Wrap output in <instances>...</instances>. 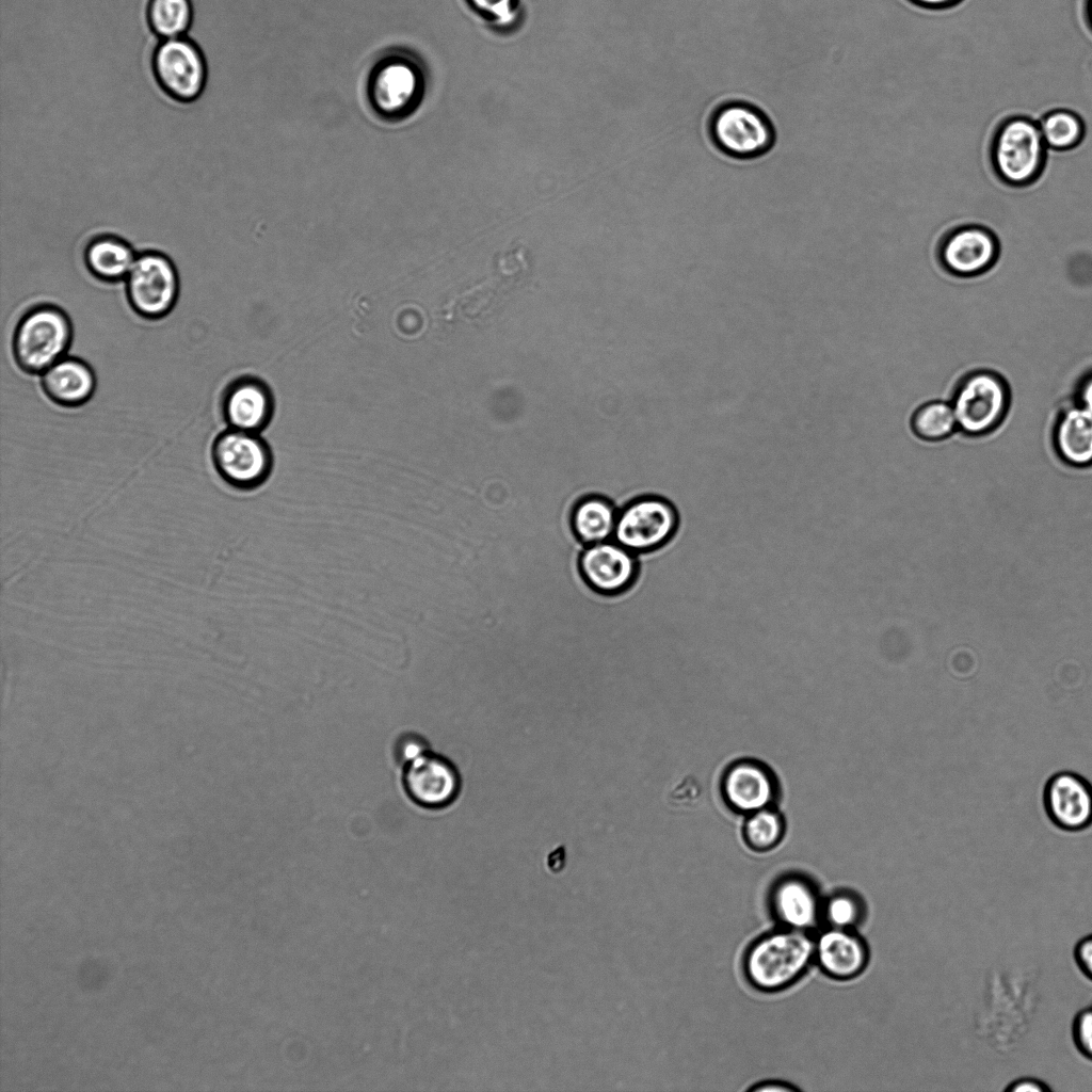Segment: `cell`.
Returning <instances> with one entry per match:
<instances>
[{"label":"cell","instance_id":"cell-1","mask_svg":"<svg viewBox=\"0 0 1092 1092\" xmlns=\"http://www.w3.org/2000/svg\"><path fill=\"white\" fill-rule=\"evenodd\" d=\"M1048 152L1038 119L1010 114L994 127L989 142V162L995 178L1011 189H1026L1044 175Z\"/></svg>","mask_w":1092,"mask_h":1092},{"label":"cell","instance_id":"cell-2","mask_svg":"<svg viewBox=\"0 0 1092 1092\" xmlns=\"http://www.w3.org/2000/svg\"><path fill=\"white\" fill-rule=\"evenodd\" d=\"M815 961V937L781 927L757 938L746 950L743 970L757 990L776 992L798 981Z\"/></svg>","mask_w":1092,"mask_h":1092},{"label":"cell","instance_id":"cell-3","mask_svg":"<svg viewBox=\"0 0 1092 1092\" xmlns=\"http://www.w3.org/2000/svg\"><path fill=\"white\" fill-rule=\"evenodd\" d=\"M69 316L53 304H39L19 319L12 338L16 365L29 374H42L66 356L73 341Z\"/></svg>","mask_w":1092,"mask_h":1092},{"label":"cell","instance_id":"cell-4","mask_svg":"<svg viewBox=\"0 0 1092 1092\" xmlns=\"http://www.w3.org/2000/svg\"><path fill=\"white\" fill-rule=\"evenodd\" d=\"M425 86L422 63L414 54L395 50L373 65L368 76L367 94L379 115L400 119L417 109Z\"/></svg>","mask_w":1092,"mask_h":1092},{"label":"cell","instance_id":"cell-5","mask_svg":"<svg viewBox=\"0 0 1092 1092\" xmlns=\"http://www.w3.org/2000/svg\"><path fill=\"white\" fill-rule=\"evenodd\" d=\"M1011 400L1006 379L996 371L978 369L957 383L950 403L958 429L979 436L995 430L1008 413Z\"/></svg>","mask_w":1092,"mask_h":1092},{"label":"cell","instance_id":"cell-6","mask_svg":"<svg viewBox=\"0 0 1092 1092\" xmlns=\"http://www.w3.org/2000/svg\"><path fill=\"white\" fill-rule=\"evenodd\" d=\"M708 130L721 152L740 160L764 156L775 142V130L769 116L746 101L719 106L710 116Z\"/></svg>","mask_w":1092,"mask_h":1092},{"label":"cell","instance_id":"cell-7","mask_svg":"<svg viewBox=\"0 0 1092 1092\" xmlns=\"http://www.w3.org/2000/svg\"><path fill=\"white\" fill-rule=\"evenodd\" d=\"M678 524L672 502L661 496L643 495L619 510L613 540L636 555H645L668 544Z\"/></svg>","mask_w":1092,"mask_h":1092},{"label":"cell","instance_id":"cell-8","mask_svg":"<svg viewBox=\"0 0 1092 1092\" xmlns=\"http://www.w3.org/2000/svg\"><path fill=\"white\" fill-rule=\"evenodd\" d=\"M179 286L174 262L157 251L139 253L125 278L130 307L148 320L161 319L172 311L178 300Z\"/></svg>","mask_w":1092,"mask_h":1092},{"label":"cell","instance_id":"cell-9","mask_svg":"<svg viewBox=\"0 0 1092 1092\" xmlns=\"http://www.w3.org/2000/svg\"><path fill=\"white\" fill-rule=\"evenodd\" d=\"M151 69L161 91L181 103L196 100L206 85L205 55L195 42L184 36L161 39L152 52Z\"/></svg>","mask_w":1092,"mask_h":1092},{"label":"cell","instance_id":"cell-10","mask_svg":"<svg viewBox=\"0 0 1092 1092\" xmlns=\"http://www.w3.org/2000/svg\"><path fill=\"white\" fill-rule=\"evenodd\" d=\"M211 457L220 477L239 489L259 486L272 468L271 451L263 439L257 433L231 428L215 437Z\"/></svg>","mask_w":1092,"mask_h":1092},{"label":"cell","instance_id":"cell-11","mask_svg":"<svg viewBox=\"0 0 1092 1092\" xmlns=\"http://www.w3.org/2000/svg\"><path fill=\"white\" fill-rule=\"evenodd\" d=\"M637 556L614 540L584 546L578 556V572L594 593L621 595L639 578L641 568Z\"/></svg>","mask_w":1092,"mask_h":1092},{"label":"cell","instance_id":"cell-12","mask_svg":"<svg viewBox=\"0 0 1092 1092\" xmlns=\"http://www.w3.org/2000/svg\"><path fill=\"white\" fill-rule=\"evenodd\" d=\"M999 251L993 230L979 224H965L945 234L938 246V260L954 276L974 277L996 263Z\"/></svg>","mask_w":1092,"mask_h":1092},{"label":"cell","instance_id":"cell-13","mask_svg":"<svg viewBox=\"0 0 1092 1092\" xmlns=\"http://www.w3.org/2000/svg\"><path fill=\"white\" fill-rule=\"evenodd\" d=\"M1043 805L1051 823L1065 832L1092 826V783L1073 771L1051 775L1043 790Z\"/></svg>","mask_w":1092,"mask_h":1092},{"label":"cell","instance_id":"cell-14","mask_svg":"<svg viewBox=\"0 0 1092 1092\" xmlns=\"http://www.w3.org/2000/svg\"><path fill=\"white\" fill-rule=\"evenodd\" d=\"M722 794L727 805L737 813L750 815L771 807L778 796V785L773 772L762 762L741 759L725 771Z\"/></svg>","mask_w":1092,"mask_h":1092},{"label":"cell","instance_id":"cell-15","mask_svg":"<svg viewBox=\"0 0 1092 1092\" xmlns=\"http://www.w3.org/2000/svg\"><path fill=\"white\" fill-rule=\"evenodd\" d=\"M460 783L455 767L431 752L404 766V788L415 803L425 808L449 805L460 791Z\"/></svg>","mask_w":1092,"mask_h":1092},{"label":"cell","instance_id":"cell-16","mask_svg":"<svg viewBox=\"0 0 1092 1092\" xmlns=\"http://www.w3.org/2000/svg\"><path fill=\"white\" fill-rule=\"evenodd\" d=\"M769 904L781 927L809 932L821 918L822 902L812 881L799 874L778 879L771 888Z\"/></svg>","mask_w":1092,"mask_h":1092},{"label":"cell","instance_id":"cell-17","mask_svg":"<svg viewBox=\"0 0 1092 1092\" xmlns=\"http://www.w3.org/2000/svg\"><path fill=\"white\" fill-rule=\"evenodd\" d=\"M815 961L829 977L849 980L869 962V948L854 930L826 927L815 937Z\"/></svg>","mask_w":1092,"mask_h":1092},{"label":"cell","instance_id":"cell-18","mask_svg":"<svg viewBox=\"0 0 1092 1092\" xmlns=\"http://www.w3.org/2000/svg\"><path fill=\"white\" fill-rule=\"evenodd\" d=\"M222 412L229 428L258 433L269 423L272 416L271 392L259 380L239 379L225 390Z\"/></svg>","mask_w":1092,"mask_h":1092},{"label":"cell","instance_id":"cell-19","mask_svg":"<svg viewBox=\"0 0 1092 1092\" xmlns=\"http://www.w3.org/2000/svg\"><path fill=\"white\" fill-rule=\"evenodd\" d=\"M96 375L81 358L64 356L41 374L44 394L63 407L85 404L96 389Z\"/></svg>","mask_w":1092,"mask_h":1092},{"label":"cell","instance_id":"cell-20","mask_svg":"<svg viewBox=\"0 0 1092 1092\" xmlns=\"http://www.w3.org/2000/svg\"><path fill=\"white\" fill-rule=\"evenodd\" d=\"M1054 445L1066 464L1092 466V412L1079 404L1064 410L1055 424Z\"/></svg>","mask_w":1092,"mask_h":1092},{"label":"cell","instance_id":"cell-21","mask_svg":"<svg viewBox=\"0 0 1092 1092\" xmlns=\"http://www.w3.org/2000/svg\"><path fill=\"white\" fill-rule=\"evenodd\" d=\"M619 510L614 501L597 495H585L571 510L573 535L583 546L613 539Z\"/></svg>","mask_w":1092,"mask_h":1092},{"label":"cell","instance_id":"cell-22","mask_svg":"<svg viewBox=\"0 0 1092 1092\" xmlns=\"http://www.w3.org/2000/svg\"><path fill=\"white\" fill-rule=\"evenodd\" d=\"M138 254L124 239L113 235L92 238L83 253L89 272L105 283L125 280Z\"/></svg>","mask_w":1092,"mask_h":1092},{"label":"cell","instance_id":"cell-23","mask_svg":"<svg viewBox=\"0 0 1092 1092\" xmlns=\"http://www.w3.org/2000/svg\"><path fill=\"white\" fill-rule=\"evenodd\" d=\"M1043 140L1055 152H1067L1079 147L1087 136V124L1076 111L1054 108L1038 118Z\"/></svg>","mask_w":1092,"mask_h":1092},{"label":"cell","instance_id":"cell-24","mask_svg":"<svg viewBox=\"0 0 1092 1092\" xmlns=\"http://www.w3.org/2000/svg\"><path fill=\"white\" fill-rule=\"evenodd\" d=\"M146 20L149 29L161 39L180 37L193 20L191 0H148Z\"/></svg>","mask_w":1092,"mask_h":1092},{"label":"cell","instance_id":"cell-25","mask_svg":"<svg viewBox=\"0 0 1092 1092\" xmlns=\"http://www.w3.org/2000/svg\"><path fill=\"white\" fill-rule=\"evenodd\" d=\"M911 428L917 437L927 441H937L949 437L958 430L956 414L950 401L932 400L921 404L912 415Z\"/></svg>","mask_w":1092,"mask_h":1092},{"label":"cell","instance_id":"cell-26","mask_svg":"<svg viewBox=\"0 0 1092 1092\" xmlns=\"http://www.w3.org/2000/svg\"><path fill=\"white\" fill-rule=\"evenodd\" d=\"M467 10L489 29L510 31L516 29L526 10L521 0H464Z\"/></svg>","mask_w":1092,"mask_h":1092},{"label":"cell","instance_id":"cell-27","mask_svg":"<svg viewBox=\"0 0 1092 1092\" xmlns=\"http://www.w3.org/2000/svg\"><path fill=\"white\" fill-rule=\"evenodd\" d=\"M784 833V818L772 806L748 815L743 826L745 842L756 851L774 848L782 840Z\"/></svg>","mask_w":1092,"mask_h":1092},{"label":"cell","instance_id":"cell-28","mask_svg":"<svg viewBox=\"0 0 1092 1092\" xmlns=\"http://www.w3.org/2000/svg\"><path fill=\"white\" fill-rule=\"evenodd\" d=\"M865 914L863 900L850 892H837L822 902L821 919L826 927L854 930Z\"/></svg>","mask_w":1092,"mask_h":1092},{"label":"cell","instance_id":"cell-29","mask_svg":"<svg viewBox=\"0 0 1092 1092\" xmlns=\"http://www.w3.org/2000/svg\"><path fill=\"white\" fill-rule=\"evenodd\" d=\"M1071 1034L1078 1053L1092 1062V1005L1080 1009L1075 1014Z\"/></svg>","mask_w":1092,"mask_h":1092},{"label":"cell","instance_id":"cell-30","mask_svg":"<svg viewBox=\"0 0 1092 1092\" xmlns=\"http://www.w3.org/2000/svg\"><path fill=\"white\" fill-rule=\"evenodd\" d=\"M429 751L427 742L417 735H405L396 748L398 760L404 766L423 756Z\"/></svg>","mask_w":1092,"mask_h":1092},{"label":"cell","instance_id":"cell-31","mask_svg":"<svg viewBox=\"0 0 1092 1092\" xmlns=\"http://www.w3.org/2000/svg\"><path fill=\"white\" fill-rule=\"evenodd\" d=\"M1073 958L1080 973L1092 982V933L1082 936L1075 944Z\"/></svg>","mask_w":1092,"mask_h":1092},{"label":"cell","instance_id":"cell-32","mask_svg":"<svg viewBox=\"0 0 1092 1092\" xmlns=\"http://www.w3.org/2000/svg\"><path fill=\"white\" fill-rule=\"evenodd\" d=\"M1005 1090L1010 1092H1043L1050 1091L1051 1088L1039 1079L1025 1077L1012 1081Z\"/></svg>","mask_w":1092,"mask_h":1092},{"label":"cell","instance_id":"cell-33","mask_svg":"<svg viewBox=\"0 0 1092 1092\" xmlns=\"http://www.w3.org/2000/svg\"><path fill=\"white\" fill-rule=\"evenodd\" d=\"M910 4L925 11L940 12L957 7L965 0H906Z\"/></svg>","mask_w":1092,"mask_h":1092},{"label":"cell","instance_id":"cell-34","mask_svg":"<svg viewBox=\"0 0 1092 1092\" xmlns=\"http://www.w3.org/2000/svg\"><path fill=\"white\" fill-rule=\"evenodd\" d=\"M1078 396V404L1092 412V375L1081 383Z\"/></svg>","mask_w":1092,"mask_h":1092},{"label":"cell","instance_id":"cell-35","mask_svg":"<svg viewBox=\"0 0 1092 1092\" xmlns=\"http://www.w3.org/2000/svg\"><path fill=\"white\" fill-rule=\"evenodd\" d=\"M547 868L551 873L558 874L563 871L566 865L565 852L555 851L552 852L546 862Z\"/></svg>","mask_w":1092,"mask_h":1092},{"label":"cell","instance_id":"cell-36","mask_svg":"<svg viewBox=\"0 0 1092 1092\" xmlns=\"http://www.w3.org/2000/svg\"><path fill=\"white\" fill-rule=\"evenodd\" d=\"M794 1089H796L794 1087L788 1086V1085L783 1083V1082L769 1081V1082H764L762 1085H759V1086L753 1088L752 1090L756 1091V1092H761V1091H793Z\"/></svg>","mask_w":1092,"mask_h":1092},{"label":"cell","instance_id":"cell-37","mask_svg":"<svg viewBox=\"0 0 1092 1092\" xmlns=\"http://www.w3.org/2000/svg\"><path fill=\"white\" fill-rule=\"evenodd\" d=\"M1082 16L1089 32L1092 34V0H1083Z\"/></svg>","mask_w":1092,"mask_h":1092}]
</instances>
